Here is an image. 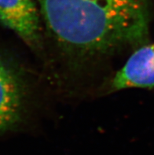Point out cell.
Segmentation results:
<instances>
[{
    "label": "cell",
    "instance_id": "1",
    "mask_svg": "<svg viewBox=\"0 0 154 155\" xmlns=\"http://www.w3.org/2000/svg\"><path fill=\"white\" fill-rule=\"evenodd\" d=\"M47 28L65 47L106 52L146 39V0H38Z\"/></svg>",
    "mask_w": 154,
    "mask_h": 155
},
{
    "label": "cell",
    "instance_id": "2",
    "mask_svg": "<svg viewBox=\"0 0 154 155\" xmlns=\"http://www.w3.org/2000/svg\"><path fill=\"white\" fill-rule=\"evenodd\" d=\"M39 18L32 0H0V23L14 31L30 47H35L40 43Z\"/></svg>",
    "mask_w": 154,
    "mask_h": 155
},
{
    "label": "cell",
    "instance_id": "3",
    "mask_svg": "<svg viewBox=\"0 0 154 155\" xmlns=\"http://www.w3.org/2000/svg\"><path fill=\"white\" fill-rule=\"evenodd\" d=\"M154 87V43L137 50L118 71L112 82L113 90Z\"/></svg>",
    "mask_w": 154,
    "mask_h": 155
},
{
    "label": "cell",
    "instance_id": "4",
    "mask_svg": "<svg viewBox=\"0 0 154 155\" xmlns=\"http://www.w3.org/2000/svg\"><path fill=\"white\" fill-rule=\"evenodd\" d=\"M22 93L18 77L0 58V132L10 128L19 118Z\"/></svg>",
    "mask_w": 154,
    "mask_h": 155
}]
</instances>
